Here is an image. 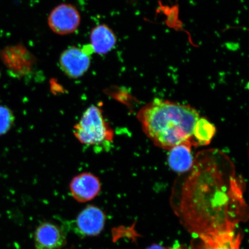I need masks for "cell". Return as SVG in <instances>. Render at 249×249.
Returning <instances> with one entry per match:
<instances>
[{
	"instance_id": "14",
	"label": "cell",
	"mask_w": 249,
	"mask_h": 249,
	"mask_svg": "<svg viewBox=\"0 0 249 249\" xmlns=\"http://www.w3.org/2000/svg\"><path fill=\"white\" fill-rule=\"evenodd\" d=\"M171 249H183L181 247V246H180L179 244H177L174 245L173 247L171 248Z\"/></svg>"
},
{
	"instance_id": "10",
	"label": "cell",
	"mask_w": 249,
	"mask_h": 249,
	"mask_svg": "<svg viewBox=\"0 0 249 249\" xmlns=\"http://www.w3.org/2000/svg\"><path fill=\"white\" fill-rule=\"evenodd\" d=\"M90 40L92 51L104 55L113 49L117 43V37L107 25L100 24L92 29Z\"/></svg>"
},
{
	"instance_id": "13",
	"label": "cell",
	"mask_w": 249,
	"mask_h": 249,
	"mask_svg": "<svg viewBox=\"0 0 249 249\" xmlns=\"http://www.w3.org/2000/svg\"><path fill=\"white\" fill-rule=\"evenodd\" d=\"M147 249H165L159 245H154L151 246V247L148 248Z\"/></svg>"
},
{
	"instance_id": "12",
	"label": "cell",
	"mask_w": 249,
	"mask_h": 249,
	"mask_svg": "<svg viewBox=\"0 0 249 249\" xmlns=\"http://www.w3.org/2000/svg\"><path fill=\"white\" fill-rule=\"evenodd\" d=\"M14 115L7 107L0 106V136L7 133L13 126Z\"/></svg>"
},
{
	"instance_id": "3",
	"label": "cell",
	"mask_w": 249,
	"mask_h": 249,
	"mask_svg": "<svg viewBox=\"0 0 249 249\" xmlns=\"http://www.w3.org/2000/svg\"><path fill=\"white\" fill-rule=\"evenodd\" d=\"M74 135L83 144L107 150L113 142L114 132L105 120L102 109L92 105L74 126Z\"/></svg>"
},
{
	"instance_id": "1",
	"label": "cell",
	"mask_w": 249,
	"mask_h": 249,
	"mask_svg": "<svg viewBox=\"0 0 249 249\" xmlns=\"http://www.w3.org/2000/svg\"><path fill=\"white\" fill-rule=\"evenodd\" d=\"M245 189L228 155L205 149L196 155L191 169L176 179L171 201L188 219L228 220L244 214Z\"/></svg>"
},
{
	"instance_id": "11",
	"label": "cell",
	"mask_w": 249,
	"mask_h": 249,
	"mask_svg": "<svg viewBox=\"0 0 249 249\" xmlns=\"http://www.w3.org/2000/svg\"><path fill=\"white\" fill-rule=\"evenodd\" d=\"M216 131V127L207 118L199 117L193 131L192 142L195 147L210 144Z\"/></svg>"
},
{
	"instance_id": "7",
	"label": "cell",
	"mask_w": 249,
	"mask_h": 249,
	"mask_svg": "<svg viewBox=\"0 0 249 249\" xmlns=\"http://www.w3.org/2000/svg\"><path fill=\"white\" fill-rule=\"evenodd\" d=\"M106 218L104 212L100 208L89 205L77 217V232L82 236H97L104 228Z\"/></svg>"
},
{
	"instance_id": "4",
	"label": "cell",
	"mask_w": 249,
	"mask_h": 249,
	"mask_svg": "<svg viewBox=\"0 0 249 249\" xmlns=\"http://www.w3.org/2000/svg\"><path fill=\"white\" fill-rule=\"evenodd\" d=\"M92 52L91 46L83 49L75 46L70 47L61 54L60 65L61 70L71 79L83 76L91 64L89 55Z\"/></svg>"
},
{
	"instance_id": "9",
	"label": "cell",
	"mask_w": 249,
	"mask_h": 249,
	"mask_svg": "<svg viewBox=\"0 0 249 249\" xmlns=\"http://www.w3.org/2000/svg\"><path fill=\"white\" fill-rule=\"evenodd\" d=\"M193 146L192 143L189 142L177 145L170 149L168 163L171 170L180 174L191 169L195 159L192 152Z\"/></svg>"
},
{
	"instance_id": "8",
	"label": "cell",
	"mask_w": 249,
	"mask_h": 249,
	"mask_svg": "<svg viewBox=\"0 0 249 249\" xmlns=\"http://www.w3.org/2000/svg\"><path fill=\"white\" fill-rule=\"evenodd\" d=\"M71 195L76 201L86 202L92 200L101 190L100 180L89 173H84L74 177L70 185Z\"/></svg>"
},
{
	"instance_id": "5",
	"label": "cell",
	"mask_w": 249,
	"mask_h": 249,
	"mask_svg": "<svg viewBox=\"0 0 249 249\" xmlns=\"http://www.w3.org/2000/svg\"><path fill=\"white\" fill-rule=\"evenodd\" d=\"M80 15L74 6L62 4L55 7L49 15L48 24L55 34L64 36L73 33L79 27Z\"/></svg>"
},
{
	"instance_id": "2",
	"label": "cell",
	"mask_w": 249,
	"mask_h": 249,
	"mask_svg": "<svg viewBox=\"0 0 249 249\" xmlns=\"http://www.w3.org/2000/svg\"><path fill=\"white\" fill-rule=\"evenodd\" d=\"M143 132L157 147L169 149L192 142L199 113L190 106L155 99L139 111Z\"/></svg>"
},
{
	"instance_id": "6",
	"label": "cell",
	"mask_w": 249,
	"mask_h": 249,
	"mask_svg": "<svg viewBox=\"0 0 249 249\" xmlns=\"http://www.w3.org/2000/svg\"><path fill=\"white\" fill-rule=\"evenodd\" d=\"M34 244L36 249H60L67 244V233L56 224L42 223L34 233Z\"/></svg>"
}]
</instances>
